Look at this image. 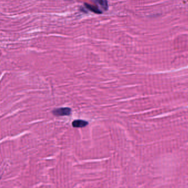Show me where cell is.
I'll list each match as a JSON object with an SVG mask.
<instances>
[{"label":"cell","mask_w":188,"mask_h":188,"mask_svg":"<svg viewBox=\"0 0 188 188\" xmlns=\"http://www.w3.org/2000/svg\"><path fill=\"white\" fill-rule=\"evenodd\" d=\"M71 109L68 107H62L53 110L52 111V114L56 117H63L68 116L71 113Z\"/></svg>","instance_id":"obj_1"},{"label":"cell","mask_w":188,"mask_h":188,"mask_svg":"<svg viewBox=\"0 0 188 188\" xmlns=\"http://www.w3.org/2000/svg\"><path fill=\"white\" fill-rule=\"evenodd\" d=\"M92 2L96 5L97 7L101 11H107L108 9V2L107 0H92Z\"/></svg>","instance_id":"obj_2"},{"label":"cell","mask_w":188,"mask_h":188,"mask_svg":"<svg viewBox=\"0 0 188 188\" xmlns=\"http://www.w3.org/2000/svg\"><path fill=\"white\" fill-rule=\"evenodd\" d=\"M89 125V123L83 120L78 119L74 120L72 123V125L76 128H82Z\"/></svg>","instance_id":"obj_3"},{"label":"cell","mask_w":188,"mask_h":188,"mask_svg":"<svg viewBox=\"0 0 188 188\" xmlns=\"http://www.w3.org/2000/svg\"><path fill=\"white\" fill-rule=\"evenodd\" d=\"M85 7L87 9H89V10L91 11L92 12H94L95 13H97V14H101L103 12L101 11L99 9H98V7H96L93 6H91V5H89L87 3H85Z\"/></svg>","instance_id":"obj_4"},{"label":"cell","mask_w":188,"mask_h":188,"mask_svg":"<svg viewBox=\"0 0 188 188\" xmlns=\"http://www.w3.org/2000/svg\"><path fill=\"white\" fill-rule=\"evenodd\" d=\"M67 1H71V0H67Z\"/></svg>","instance_id":"obj_5"}]
</instances>
